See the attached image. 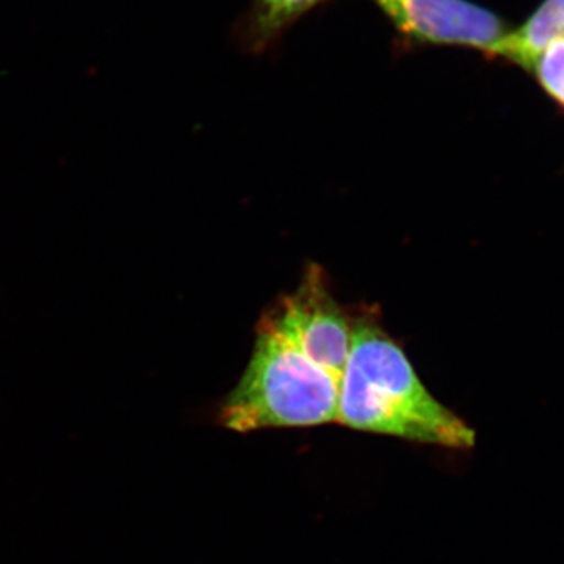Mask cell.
Here are the masks:
<instances>
[{
    "instance_id": "cell-1",
    "label": "cell",
    "mask_w": 564,
    "mask_h": 564,
    "mask_svg": "<svg viewBox=\"0 0 564 564\" xmlns=\"http://www.w3.org/2000/svg\"><path fill=\"white\" fill-rule=\"evenodd\" d=\"M337 423L364 433L452 451H470L475 432L433 395L375 311L352 315L350 358Z\"/></svg>"
},
{
    "instance_id": "cell-2",
    "label": "cell",
    "mask_w": 564,
    "mask_h": 564,
    "mask_svg": "<svg viewBox=\"0 0 564 564\" xmlns=\"http://www.w3.org/2000/svg\"><path fill=\"white\" fill-rule=\"evenodd\" d=\"M343 378L307 350L270 306L256 325L250 362L221 404L220 423L239 433L334 423Z\"/></svg>"
},
{
    "instance_id": "cell-3",
    "label": "cell",
    "mask_w": 564,
    "mask_h": 564,
    "mask_svg": "<svg viewBox=\"0 0 564 564\" xmlns=\"http://www.w3.org/2000/svg\"><path fill=\"white\" fill-rule=\"evenodd\" d=\"M392 28L415 46H456L497 61L510 33L496 11L470 0H372Z\"/></svg>"
},
{
    "instance_id": "cell-4",
    "label": "cell",
    "mask_w": 564,
    "mask_h": 564,
    "mask_svg": "<svg viewBox=\"0 0 564 564\" xmlns=\"http://www.w3.org/2000/svg\"><path fill=\"white\" fill-rule=\"evenodd\" d=\"M564 35V0H544L524 24L511 29L497 52V61L529 69L530 63L551 41Z\"/></svg>"
},
{
    "instance_id": "cell-5",
    "label": "cell",
    "mask_w": 564,
    "mask_h": 564,
    "mask_svg": "<svg viewBox=\"0 0 564 564\" xmlns=\"http://www.w3.org/2000/svg\"><path fill=\"white\" fill-rule=\"evenodd\" d=\"M326 0H252L250 11L239 24V41L245 50L262 52L307 11Z\"/></svg>"
},
{
    "instance_id": "cell-6",
    "label": "cell",
    "mask_w": 564,
    "mask_h": 564,
    "mask_svg": "<svg viewBox=\"0 0 564 564\" xmlns=\"http://www.w3.org/2000/svg\"><path fill=\"white\" fill-rule=\"evenodd\" d=\"M532 74L545 95L564 111V35L547 44L530 63Z\"/></svg>"
}]
</instances>
